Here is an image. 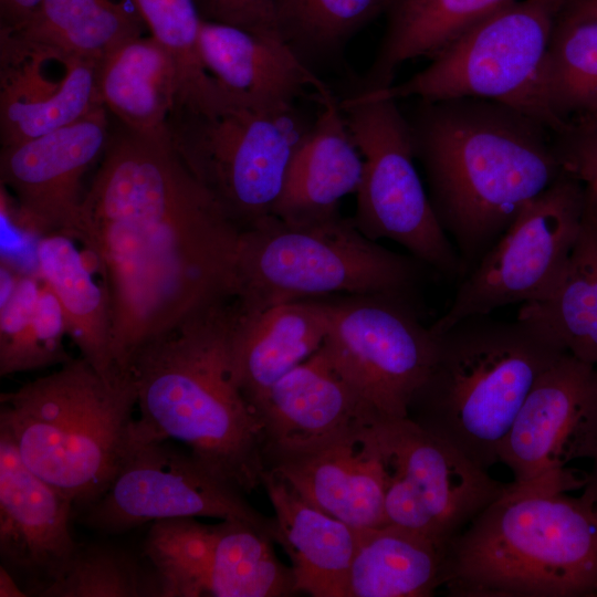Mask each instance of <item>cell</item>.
I'll list each match as a JSON object with an SVG mask.
<instances>
[{
    "mask_svg": "<svg viewBox=\"0 0 597 597\" xmlns=\"http://www.w3.org/2000/svg\"><path fill=\"white\" fill-rule=\"evenodd\" d=\"M241 231L168 133L124 127L109 136L83 197L77 242L107 291L119 369L189 316L234 298Z\"/></svg>",
    "mask_w": 597,
    "mask_h": 597,
    "instance_id": "1",
    "label": "cell"
},
{
    "mask_svg": "<svg viewBox=\"0 0 597 597\" xmlns=\"http://www.w3.org/2000/svg\"><path fill=\"white\" fill-rule=\"evenodd\" d=\"M416 101L405 114L415 158L463 277L521 210L563 174L554 130L494 100Z\"/></svg>",
    "mask_w": 597,
    "mask_h": 597,
    "instance_id": "2",
    "label": "cell"
},
{
    "mask_svg": "<svg viewBox=\"0 0 597 597\" xmlns=\"http://www.w3.org/2000/svg\"><path fill=\"white\" fill-rule=\"evenodd\" d=\"M234 298L211 305L144 345L133 357L143 440H170L244 493L261 485L262 426L235 377Z\"/></svg>",
    "mask_w": 597,
    "mask_h": 597,
    "instance_id": "3",
    "label": "cell"
},
{
    "mask_svg": "<svg viewBox=\"0 0 597 597\" xmlns=\"http://www.w3.org/2000/svg\"><path fill=\"white\" fill-rule=\"evenodd\" d=\"M562 479L512 482L453 537L442 583L457 597L597 595L594 504Z\"/></svg>",
    "mask_w": 597,
    "mask_h": 597,
    "instance_id": "4",
    "label": "cell"
},
{
    "mask_svg": "<svg viewBox=\"0 0 597 597\" xmlns=\"http://www.w3.org/2000/svg\"><path fill=\"white\" fill-rule=\"evenodd\" d=\"M434 334V363L408 418L488 471L532 387L566 352L520 317L474 315Z\"/></svg>",
    "mask_w": 597,
    "mask_h": 597,
    "instance_id": "5",
    "label": "cell"
},
{
    "mask_svg": "<svg viewBox=\"0 0 597 597\" xmlns=\"http://www.w3.org/2000/svg\"><path fill=\"white\" fill-rule=\"evenodd\" d=\"M129 370L103 376L83 357L0 395V432L76 511L108 486L136 440Z\"/></svg>",
    "mask_w": 597,
    "mask_h": 597,
    "instance_id": "6",
    "label": "cell"
},
{
    "mask_svg": "<svg viewBox=\"0 0 597 597\" xmlns=\"http://www.w3.org/2000/svg\"><path fill=\"white\" fill-rule=\"evenodd\" d=\"M421 266L341 213L305 223L271 214L240 233L234 300L242 313H256L304 298L411 293Z\"/></svg>",
    "mask_w": 597,
    "mask_h": 597,
    "instance_id": "7",
    "label": "cell"
},
{
    "mask_svg": "<svg viewBox=\"0 0 597 597\" xmlns=\"http://www.w3.org/2000/svg\"><path fill=\"white\" fill-rule=\"evenodd\" d=\"M311 125L294 104L263 106L226 92L213 102L176 105L167 133L191 174L243 230L272 214Z\"/></svg>",
    "mask_w": 597,
    "mask_h": 597,
    "instance_id": "8",
    "label": "cell"
},
{
    "mask_svg": "<svg viewBox=\"0 0 597 597\" xmlns=\"http://www.w3.org/2000/svg\"><path fill=\"white\" fill-rule=\"evenodd\" d=\"M568 1H513L463 32L405 82L383 90L360 88L395 101L494 100L549 127L538 101V81L553 30Z\"/></svg>",
    "mask_w": 597,
    "mask_h": 597,
    "instance_id": "9",
    "label": "cell"
},
{
    "mask_svg": "<svg viewBox=\"0 0 597 597\" xmlns=\"http://www.w3.org/2000/svg\"><path fill=\"white\" fill-rule=\"evenodd\" d=\"M397 102L373 96L359 87L339 100L364 159L352 220L367 238L397 242L423 265L460 281L459 255L421 182L409 125Z\"/></svg>",
    "mask_w": 597,
    "mask_h": 597,
    "instance_id": "10",
    "label": "cell"
},
{
    "mask_svg": "<svg viewBox=\"0 0 597 597\" xmlns=\"http://www.w3.org/2000/svg\"><path fill=\"white\" fill-rule=\"evenodd\" d=\"M410 293L325 297L328 331L323 344L339 374L384 420L408 417L437 353Z\"/></svg>",
    "mask_w": 597,
    "mask_h": 597,
    "instance_id": "11",
    "label": "cell"
},
{
    "mask_svg": "<svg viewBox=\"0 0 597 597\" xmlns=\"http://www.w3.org/2000/svg\"><path fill=\"white\" fill-rule=\"evenodd\" d=\"M584 185L563 171L517 214L472 270L430 327L439 333L455 322L545 297L557 283L579 233Z\"/></svg>",
    "mask_w": 597,
    "mask_h": 597,
    "instance_id": "12",
    "label": "cell"
},
{
    "mask_svg": "<svg viewBox=\"0 0 597 597\" xmlns=\"http://www.w3.org/2000/svg\"><path fill=\"white\" fill-rule=\"evenodd\" d=\"M169 442L136 436L106 490L76 511L77 521L93 531L121 534L149 522L206 516L248 522L271 538L272 517L255 510L239 488Z\"/></svg>",
    "mask_w": 597,
    "mask_h": 597,
    "instance_id": "13",
    "label": "cell"
},
{
    "mask_svg": "<svg viewBox=\"0 0 597 597\" xmlns=\"http://www.w3.org/2000/svg\"><path fill=\"white\" fill-rule=\"evenodd\" d=\"M377 431L389 524L447 547L506 486L408 417L378 420Z\"/></svg>",
    "mask_w": 597,
    "mask_h": 597,
    "instance_id": "14",
    "label": "cell"
},
{
    "mask_svg": "<svg viewBox=\"0 0 597 597\" xmlns=\"http://www.w3.org/2000/svg\"><path fill=\"white\" fill-rule=\"evenodd\" d=\"M269 535L241 520L219 524L196 517L153 522L143 552L166 597H287L297 594L291 566Z\"/></svg>",
    "mask_w": 597,
    "mask_h": 597,
    "instance_id": "15",
    "label": "cell"
},
{
    "mask_svg": "<svg viewBox=\"0 0 597 597\" xmlns=\"http://www.w3.org/2000/svg\"><path fill=\"white\" fill-rule=\"evenodd\" d=\"M597 447V366L563 354L536 380L500 450L516 483L585 480L567 468Z\"/></svg>",
    "mask_w": 597,
    "mask_h": 597,
    "instance_id": "16",
    "label": "cell"
},
{
    "mask_svg": "<svg viewBox=\"0 0 597 597\" xmlns=\"http://www.w3.org/2000/svg\"><path fill=\"white\" fill-rule=\"evenodd\" d=\"M378 420H360L302 443L264 447V469L306 502L356 528L387 524Z\"/></svg>",
    "mask_w": 597,
    "mask_h": 597,
    "instance_id": "17",
    "label": "cell"
},
{
    "mask_svg": "<svg viewBox=\"0 0 597 597\" xmlns=\"http://www.w3.org/2000/svg\"><path fill=\"white\" fill-rule=\"evenodd\" d=\"M108 127L102 106L60 129L1 146V186L13 195L19 221L27 230L77 240L82 179L104 154Z\"/></svg>",
    "mask_w": 597,
    "mask_h": 597,
    "instance_id": "18",
    "label": "cell"
},
{
    "mask_svg": "<svg viewBox=\"0 0 597 597\" xmlns=\"http://www.w3.org/2000/svg\"><path fill=\"white\" fill-rule=\"evenodd\" d=\"M100 63L0 29L1 146L40 137L102 107Z\"/></svg>",
    "mask_w": 597,
    "mask_h": 597,
    "instance_id": "19",
    "label": "cell"
},
{
    "mask_svg": "<svg viewBox=\"0 0 597 597\" xmlns=\"http://www.w3.org/2000/svg\"><path fill=\"white\" fill-rule=\"evenodd\" d=\"M73 509L0 432V559L27 596L42 597L67 569L78 547L70 530Z\"/></svg>",
    "mask_w": 597,
    "mask_h": 597,
    "instance_id": "20",
    "label": "cell"
},
{
    "mask_svg": "<svg viewBox=\"0 0 597 597\" xmlns=\"http://www.w3.org/2000/svg\"><path fill=\"white\" fill-rule=\"evenodd\" d=\"M198 46L207 72L223 91L242 101L285 106L307 90L315 92L316 101L332 93L284 41L202 20Z\"/></svg>",
    "mask_w": 597,
    "mask_h": 597,
    "instance_id": "21",
    "label": "cell"
},
{
    "mask_svg": "<svg viewBox=\"0 0 597 597\" xmlns=\"http://www.w3.org/2000/svg\"><path fill=\"white\" fill-rule=\"evenodd\" d=\"M252 408L262 426L263 448L302 443L360 420L381 419L339 374L323 346L274 383Z\"/></svg>",
    "mask_w": 597,
    "mask_h": 597,
    "instance_id": "22",
    "label": "cell"
},
{
    "mask_svg": "<svg viewBox=\"0 0 597 597\" xmlns=\"http://www.w3.org/2000/svg\"><path fill=\"white\" fill-rule=\"evenodd\" d=\"M296 149L272 214L291 223L339 213L342 198L356 193L364 159L349 133L339 100L332 92Z\"/></svg>",
    "mask_w": 597,
    "mask_h": 597,
    "instance_id": "23",
    "label": "cell"
},
{
    "mask_svg": "<svg viewBox=\"0 0 597 597\" xmlns=\"http://www.w3.org/2000/svg\"><path fill=\"white\" fill-rule=\"evenodd\" d=\"M261 486L274 510L271 538L290 557L297 594L346 597L358 528L306 502L270 470Z\"/></svg>",
    "mask_w": 597,
    "mask_h": 597,
    "instance_id": "24",
    "label": "cell"
},
{
    "mask_svg": "<svg viewBox=\"0 0 597 597\" xmlns=\"http://www.w3.org/2000/svg\"><path fill=\"white\" fill-rule=\"evenodd\" d=\"M327 331L325 297L286 302L256 313L239 308L232 358L238 384L251 407L274 383L315 354Z\"/></svg>",
    "mask_w": 597,
    "mask_h": 597,
    "instance_id": "25",
    "label": "cell"
},
{
    "mask_svg": "<svg viewBox=\"0 0 597 597\" xmlns=\"http://www.w3.org/2000/svg\"><path fill=\"white\" fill-rule=\"evenodd\" d=\"M103 106L124 127L145 135L167 133L168 119L181 94L178 65L151 35L130 39L100 63Z\"/></svg>",
    "mask_w": 597,
    "mask_h": 597,
    "instance_id": "26",
    "label": "cell"
},
{
    "mask_svg": "<svg viewBox=\"0 0 597 597\" xmlns=\"http://www.w3.org/2000/svg\"><path fill=\"white\" fill-rule=\"evenodd\" d=\"M72 237L52 233L36 245L38 273L57 298L81 357L103 376L119 368L113 357L111 307L103 281H96L95 264Z\"/></svg>",
    "mask_w": 597,
    "mask_h": 597,
    "instance_id": "27",
    "label": "cell"
},
{
    "mask_svg": "<svg viewBox=\"0 0 597 597\" xmlns=\"http://www.w3.org/2000/svg\"><path fill=\"white\" fill-rule=\"evenodd\" d=\"M516 317L597 366V201L587 190L582 227L557 283L545 297L522 304Z\"/></svg>",
    "mask_w": 597,
    "mask_h": 597,
    "instance_id": "28",
    "label": "cell"
},
{
    "mask_svg": "<svg viewBox=\"0 0 597 597\" xmlns=\"http://www.w3.org/2000/svg\"><path fill=\"white\" fill-rule=\"evenodd\" d=\"M513 1L391 0L385 34L359 86L375 91L392 85L405 62L434 57L475 23Z\"/></svg>",
    "mask_w": 597,
    "mask_h": 597,
    "instance_id": "29",
    "label": "cell"
},
{
    "mask_svg": "<svg viewBox=\"0 0 597 597\" xmlns=\"http://www.w3.org/2000/svg\"><path fill=\"white\" fill-rule=\"evenodd\" d=\"M0 275V376L71 360L63 310L40 274L18 273L1 261Z\"/></svg>",
    "mask_w": 597,
    "mask_h": 597,
    "instance_id": "30",
    "label": "cell"
},
{
    "mask_svg": "<svg viewBox=\"0 0 597 597\" xmlns=\"http://www.w3.org/2000/svg\"><path fill=\"white\" fill-rule=\"evenodd\" d=\"M442 546L405 527L358 528L346 597H428L441 586Z\"/></svg>",
    "mask_w": 597,
    "mask_h": 597,
    "instance_id": "31",
    "label": "cell"
},
{
    "mask_svg": "<svg viewBox=\"0 0 597 597\" xmlns=\"http://www.w3.org/2000/svg\"><path fill=\"white\" fill-rule=\"evenodd\" d=\"M538 101L554 132L597 113V18L561 13L542 65Z\"/></svg>",
    "mask_w": 597,
    "mask_h": 597,
    "instance_id": "32",
    "label": "cell"
},
{
    "mask_svg": "<svg viewBox=\"0 0 597 597\" xmlns=\"http://www.w3.org/2000/svg\"><path fill=\"white\" fill-rule=\"evenodd\" d=\"M132 0H42L17 29H3L77 57L102 61L124 42L142 35Z\"/></svg>",
    "mask_w": 597,
    "mask_h": 597,
    "instance_id": "33",
    "label": "cell"
},
{
    "mask_svg": "<svg viewBox=\"0 0 597 597\" xmlns=\"http://www.w3.org/2000/svg\"><path fill=\"white\" fill-rule=\"evenodd\" d=\"M391 0H275L283 41L305 62L341 50Z\"/></svg>",
    "mask_w": 597,
    "mask_h": 597,
    "instance_id": "34",
    "label": "cell"
},
{
    "mask_svg": "<svg viewBox=\"0 0 597 597\" xmlns=\"http://www.w3.org/2000/svg\"><path fill=\"white\" fill-rule=\"evenodd\" d=\"M42 597H165L161 578L144 555L108 543L78 544L63 576Z\"/></svg>",
    "mask_w": 597,
    "mask_h": 597,
    "instance_id": "35",
    "label": "cell"
},
{
    "mask_svg": "<svg viewBox=\"0 0 597 597\" xmlns=\"http://www.w3.org/2000/svg\"><path fill=\"white\" fill-rule=\"evenodd\" d=\"M150 35L175 59L181 80L179 102L201 101L216 94L217 81L199 54L202 18L193 0H132Z\"/></svg>",
    "mask_w": 597,
    "mask_h": 597,
    "instance_id": "36",
    "label": "cell"
},
{
    "mask_svg": "<svg viewBox=\"0 0 597 597\" xmlns=\"http://www.w3.org/2000/svg\"><path fill=\"white\" fill-rule=\"evenodd\" d=\"M554 146L563 170L597 201V118L573 121L554 132Z\"/></svg>",
    "mask_w": 597,
    "mask_h": 597,
    "instance_id": "37",
    "label": "cell"
},
{
    "mask_svg": "<svg viewBox=\"0 0 597 597\" xmlns=\"http://www.w3.org/2000/svg\"><path fill=\"white\" fill-rule=\"evenodd\" d=\"M202 20L229 24L258 35L283 41L275 0H193Z\"/></svg>",
    "mask_w": 597,
    "mask_h": 597,
    "instance_id": "38",
    "label": "cell"
},
{
    "mask_svg": "<svg viewBox=\"0 0 597 597\" xmlns=\"http://www.w3.org/2000/svg\"><path fill=\"white\" fill-rule=\"evenodd\" d=\"M42 0H0L1 29L23 25L36 11Z\"/></svg>",
    "mask_w": 597,
    "mask_h": 597,
    "instance_id": "39",
    "label": "cell"
},
{
    "mask_svg": "<svg viewBox=\"0 0 597 597\" xmlns=\"http://www.w3.org/2000/svg\"><path fill=\"white\" fill-rule=\"evenodd\" d=\"M563 12L578 17L597 18V0H569Z\"/></svg>",
    "mask_w": 597,
    "mask_h": 597,
    "instance_id": "40",
    "label": "cell"
},
{
    "mask_svg": "<svg viewBox=\"0 0 597 597\" xmlns=\"http://www.w3.org/2000/svg\"><path fill=\"white\" fill-rule=\"evenodd\" d=\"M0 596L1 597H25L27 594L20 587L12 575L0 566Z\"/></svg>",
    "mask_w": 597,
    "mask_h": 597,
    "instance_id": "41",
    "label": "cell"
},
{
    "mask_svg": "<svg viewBox=\"0 0 597 597\" xmlns=\"http://www.w3.org/2000/svg\"><path fill=\"white\" fill-rule=\"evenodd\" d=\"M591 471L586 474V483L584 485L583 496L591 504L597 503V447L593 457Z\"/></svg>",
    "mask_w": 597,
    "mask_h": 597,
    "instance_id": "42",
    "label": "cell"
},
{
    "mask_svg": "<svg viewBox=\"0 0 597 597\" xmlns=\"http://www.w3.org/2000/svg\"><path fill=\"white\" fill-rule=\"evenodd\" d=\"M585 118H597V113H595V114H593V115H590L588 117H585Z\"/></svg>",
    "mask_w": 597,
    "mask_h": 597,
    "instance_id": "43",
    "label": "cell"
},
{
    "mask_svg": "<svg viewBox=\"0 0 597 597\" xmlns=\"http://www.w3.org/2000/svg\"><path fill=\"white\" fill-rule=\"evenodd\" d=\"M594 512H595V514H596V516H597V503L594 504Z\"/></svg>",
    "mask_w": 597,
    "mask_h": 597,
    "instance_id": "44",
    "label": "cell"
}]
</instances>
